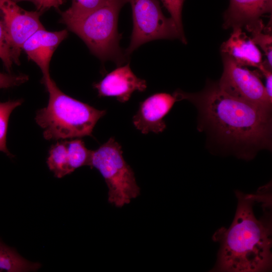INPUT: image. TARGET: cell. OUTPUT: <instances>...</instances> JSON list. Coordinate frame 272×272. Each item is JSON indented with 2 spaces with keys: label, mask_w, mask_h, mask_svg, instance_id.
<instances>
[{
  "label": "cell",
  "mask_w": 272,
  "mask_h": 272,
  "mask_svg": "<svg viewBox=\"0 0 272 272\" xmlns=\"http://www.w3.org/2000/svg\"><path fill=\"white\" fill-rule=\"evenodd\" d=\"M198 111L197 129L228 147L238 158L250 160L271 148V110L235 98L209 81L200 92H183Z\"/></svg>",
  "instance_id": "cell-1"
},
{
  "label": "cell",
  "mask_w": 272,
  "mask_h": 272,
  "mask_svg": "<svg viewBox=\"0 0 272 272\" xmlns=\"http://www.w3.org/2000/svg\"><path fill=\"white\" fill-rule=\"evenodd\" d=\"M237 206L228 228L221 227L213 236L220 243L213 271L257 272L271 269L272 264L271 194L264 200L262 215L257 218L254 207L257 193L235 191Z\"/></svg>",
  "instance_id": "cell-2"
},
{
  "label": "cell",
  "mask_w": 272,
  "mask_h": 272,
  "mask_svg": "<svg viewBox=\"0 0 272 272\" xmlns=\"http://www.w3.org/2000/svg\"><path fill=\"white\" fill-rule=\"evenodd\" d=\"M42 82L49 93L46 107L39 110L35 120L47 140H58L92 136L97 121L106 114L63 93L50 76Z\"/></svg>",
  "instance_id": "cell-3"
},
{
  "label": "cell",
  "mask_w": 272,
  "mask_h": 272,
  "mask_svg": "<svg viewBox=\"0 0 272 272\" xmlns=\"http://www.w3.org/2000/svg\"><path fill=\"white\" fill-rule=\"evenodd\" d=\"M127 0H107L102 6L82 17L61 18L60 21L78 35L91 52L102 61L111 60L117 65L126 60L119 46L118 15Z\"/></svg>",
  "instance_id": "cell-4"
},
{
  "label": "cell",
  "mask_w": 272,
  "mask_h": 272,
  "mask_svg": "<svg viewBox=\"0 0 272 272\" xmlns=\"http://www.w3.org/2000/svg\"><path fill=\"white\" fill-rule=\"evenodd\" d=\"M89 166L97 169L103 176L108 188V201L115 207H122L140 194L134 172L114 138L92 151Z\"/></svg>",
  "instance_id": "cell-5"
},
{
  "label": "cell",
  "mask_w": 272,
  "mask_h": 272,
  "mask_svg": "<svg viewBox=\"0 0 272 272\" xmlns=\"http://www.w3.org/2000/svg\"><path fill=\"white\" fill-rule=\"evenodd\" d=\"M131 7L133 29L125 54L129 55L142 44L157 39H178L186 44L174 20L165 17L157 0H127Z\"/></svg>",
  "instance_id": "cell-6"
},
{
  "label": "cell",
  "mask_w": 272,
  "mask_h": 272,
  "mask_svg": "<svg viewBox=\"0 0 272 272\" xmlns=\"http://www.w3.org/2000/svg\"><path fill=\"white\" fill-rule=\"evenodd\" d=\"M222 56L223 72L217 82L220 89L235 98L271 110L272 101L266 95L258 71L241 66L225 54Z\"/></svg>",
  "instance_id": "cell-7"
},
{
  "label": "cell",
  "mask_w": 272,
  "mask_h": 272,
  "mask_svg": "<svg viewBox=\"0 0 272 272\" xmlns=\"http://www.w3.org/2000/svg\"><path fill=\"white\" fill-rule=\"evenodd\" d=\"M41 12L28 11L13 0H0V19L11 47L14 63L19 56L25 41L36 31L44 28L39 18Z\"/></svg>",
  "instance_id": "cell-8"
},
{
  "label": "cell",
  "mask_w": 272,
  "mask_h": 272,
  "mask_svg": "<svg viewBox=\"0 0 272 272\" xmlns=\"http://www.w3.org/2000/svg\"><path fill=\"white\" fill-rule=\"evenodd\" d=\"M183 92L177 90L172 94L156 93L141 102L132 117L136 128L144 134L163 131L166 127L164 118L176 102L184 100Z\"/></svg>",
  "instance_id": "cell-9"
},
{
  "label": "cell",
  "mask_w": 272,
  "mask_h": 272,
  "mask_svg": "<svg viewBox=\"0 0 272 272\" xmlns=\"http://www.w3.org/2000/svg\"><path fill=\"white\" fill-rule=\"evenodd\" d=\"M93 86L97 90L99 97H115L123 103L129 100L134 91H144L147 83L134 75L128 63L108 73Z\"/></svg>",
  "instance_id": "cell-10"
},
{
  "label": "cell",
  "mask_w": 272,
  "mask_h": 272,
  "mask_svg": "<svg viewBox=\"0 0 272 272\" xmlns=\"http://www.w3.org/2000/svg\"><path fill=\"white\" fill-rule=\"evenodd\" d=\"M67 36L66 30L50 32L44 28L39 29L25 41L22 50L40 67L43 77H47L50 76L49 63L53 53Z\"/></svg>",
  "instance_id": "cell-11"
},
{
  "label": "cell",
  "mask_w": 272,
  "mask_h": 272,
  "mask_svg": "<svg viewBox=\"0 0 272 272\" xmlns=\"http://www.w3.org/2000/svg\"><path fill=\"white\" fill-rule=\"evenodd\" d=\"M220 50L221 54L229 56L242 66L258 70L263 63L259 48L240 27L233 28L230 37L222 44Z\"/></svg>",
  "instance_id": "cell-12"
},
{
  "label": "cell",
  "mask_w": 272,
  "mask_h": 272,
  "mask_svg": "<svg viewBox=\"0 0 272 272\" xmlns=\"http://www.w3.org/2000/svg\"><path fill=\"white\" fill-rule=\"evenodd\" d=\"M271 11L272 0H230L229 8L224 14L223 27L242 28Z\"/></svg>",
  "instance_id": "cell-13"
},
{
  "label": "cell",
  "mask_w": 272,
  "mask_h": 272,
  "mask_svg": "<svg viewBox=\"0 0 272 272\" xmlns=\"http://www.w3.org/2000/svg\"><path fill=\"white\" fill-rule=\"evenodd\" d=\"M41 266L22 257L14 248L6 245L0 239V271L23 272L36 271Z\"/></svg>",
  "instance_id": "cell-14"
},
{
  "label": "cell",
  "mask_w": 272,
  "mask_h": 272,
  "mask_svg": "<svg viewBox=\"0 0 272 272\" xmlns=\"http://www.w3.org/2000/svg\"><path fill=\"white\" fill-rule=\"evenodd\" d=\"M46 162L57 178H62L73 172L69 164L66 141L58 142L51 146Z\"/></svg>",
  "instance_id": "cell-15"
},
{
  "label": "cell",
  "mask_w": 272,
  "mask_h": 272,
  "mask_svg": "<svg viewBox=\"0 0 272 272\" xmlns=\"http://www.w3.org/2000/svg\"><path fill=\"white\" fill-rule=\"evenodd\" d=\"M251 33L254 43L259 46L266 56L265 61L272 68V36L270 27H265L262 19L244 27Z\"/></svg>",
  "instance_id": "cell-16"
},
{
  "label": "cell",
  "mask_w": 272,
  "mask_h": 272,
  "mask_svg": "<svg viewBox=\"0 0 272 272\" xmlns=\"http://www.w3.org/2000/svg\"><path fill=\"white\" fill-rule=\"evenodd\" d=\"M70 168L73 172L82 166L90 165L92 151L88 150L84 142L77 138L66 141Z\"/></svg>",
  "instance_id": "cell-17"
},
{
  "label": "cell",
  "mask_w": 272,
  "mask_h": 272,
  "mask_svg": "<svg viewBox=\"0 0 272 272\" xmlns=\"http://www.w3.org/2000/svg\"><path fill=\"white\" fill-rule=\"evenodd\" d=\"M22 102V99L0 102V151L4 152L10 158H12L13 155L7 147V132L9 119L12 111L21 105Z\"/></svg>",
  "instance_id": "cell-18"
},
{
  "label": "cell",
  "mask_w": 272,
  "mask_h": 272,
  "mask_svg": "<svg viewBox=\"0 0 272 272\" xmlns=\"http://www.w3.org/2000/svg\"><path fill=\"white\" fill-rule=\"evenodd\" d=\"M107 0H72L71 6L61 14V18H75L97 9Z\"/></svg>",
  "instance_id": "cell-19"
},
{
  "label": "cell",
  "mask_w": 272,
  "mask_h": 272,
  "mask_svg": "<svg viewBox=\"0 0 272 272\" xmlns=\"http://www.w3.org/2000/svg\"><path fill=\"white\" fill-rule=\"evenodd\" d=\"M0 58L2 59L5 68L10 72L14 60L12 50L8 38L0 19Z\"/></svg>",
  "instance_id": "cell-20"
},
{
  "label": "cell",
  "mask_w": 272,
  "mask_h": 272,
  "mask_svg": "<svg viewBox=\"0 0 272 272\" xmlns=\"http://www.w3.org/2000/svg\"><path fill=\"white\" fill-rule=\"evenodd\" d=\"M164 6L170 14L171 18L176 23L181 34L185 36L182 22V10L185 0H161Z\"/></svg>",
  "instance_id": "cell-21"
},
{
  "label": "cell",
  "mask_w": 272,
  "mask_h": 272,
  "mask_svg": "<svg viewBox=\"0 0 272 272\" xmlns=\"http://www.w3.org/2000/svg\"><path fill=\"white\" fill-rule=\"evenodd\" d=\"M28 79V77L25 75H13L0 72V89L19 86L26 82Z\"/></svg>",
  "instance_id": "cell-22"
},
{
  "label": "cell",
  "mask_w": 272,
  "mask_h": 272,
  "mask_svg": "<svg viewBox=\"0 0 272 272\" xmlns=\"http://www.w3.org/2000/svg\"><path fill=\"white\" fill-rule=\"evenodd\" d=\"M15 2L28 1L33 3L38 11L42 12L43 11L52 8V5L49 0H13Z\"/></svg>",
  "instance_id": "cell-23"
},
{
  "label": "cell",
  "mask_w": 272,
  "mask_h": 272,
  "mask_svg": "<svg viewBox=\"0 0 272 272\" xmlns=\"http://www.w3.org/2000/svg\"><path fill=\"white\" fill-rule=\"evenodd\" d=\"M52 8L58 9L64 2V0H49Z\"/></svg>",
  "instance_id": "cell-24"
}]
</instances>
